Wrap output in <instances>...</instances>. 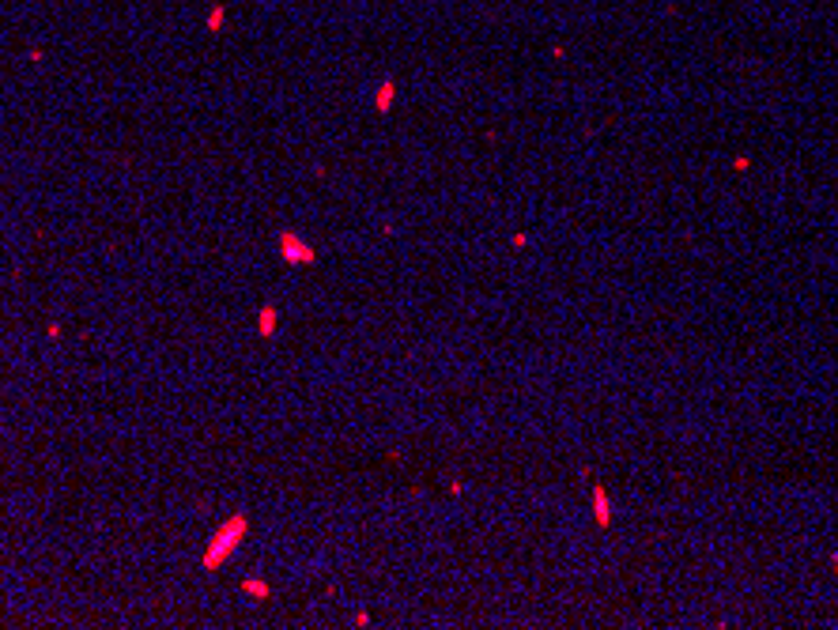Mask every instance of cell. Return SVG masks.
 Segmentation results:
<instances>
[{
    "instance_id": "cell-8",
    "label": "cell",
    "mask_w": 838,
    "mask_h": 630,
    "mask_svg": "<svg viewBox=\"0 0 838 630\" xmlns=\"http://www.w3.org/2000/svg\"><path fill=\"white\" fill-rule=\"evenodd\" d=\"M510 245H514V250H525V245H529V234H525V230H518V234H510Z\"/></svg>"
},
{
    "instance_id": "cell-11",
    "label": "cell",
    "mask_w": 838,
    "mask_h": 630,
    "mask_svg": "<svg viewBox=\"0 0 838 630\" xmlns=\"http://www.w3.org/2000/svg\"><path fill=\"white\" fill-rule=\"evenodd\" d=\"M830 570H835V574H838V555H830Z\"/></svg>"
},
{
    "instance_id": "cell-1",
    "label": "cell",
    "mask_w": 838,
    "mask_h": 630,
    "mask_svg": "<svg viewBox=\"0 0 838 630\" xmlns=\"http://www.w3.org/2000/svg\"><path fill=\"white\" fill-rule=\"evenodd\" d=\"M246 532H250V517H246V513L227 517V521L212 532V540H208L204 555H200V566H204V570H219L223 562L238 551V544L246 540Z\"/></svg>"
},
{
    "instance_id": "cell-3",
    "label": "cell",
    "mask_w": 838,
    "mask_h": 630,
    "mask_svg": "<svg viewBox=\"0 0 838 630\" xmlns=\"http://www.w3.org/2000/svg\"><path fill=\"white\" fill-rule=\"evenodd\" d=\"M593 517L601 529H612V498L604 491V483H593Z\"/></svg>"
},
{
    "instance_id": "cell-4",
    "label": "cell",
    "mask_w": 838,
    "mask_h": 630,
    "mask_svg": "<svg viewBox=\"0 0 838 630\" xmlns=\"http://www.w3.org/2000/svg\"><path fill=\"white\" fill-rule=\"evenodd\" d=\"M276 325H280V310H276L272 302H265V306H261V310H257V332H261V336H265V340H268V336L276 332Z\"/></svg>"
},
{
    "instance_id": "cell-7",
    "label": "cell",
    "mask_w": 838,
    "mask_h": 630,
    "mask_svg": "<svg viewBox=\"0 0 838 630\" xmlns=\"http://www.w3.org/2000/svg\"><path fill=\"white\" fill-rule=\"evenodd\" d=\"M223 19H227V8L223 4H212V12H208V31H223Z\"/></svg>"
},
{
    "instance_id": "cell-2",
    "label": "cell",
    "mask_w": 838,
    "mask_h": 630,
    "mask_svg": "<svg viewBox=\"0 0 838 630\" xmlns=\"http://www.w3.org/2000/svg\"><path fill=\"white\" fill-rule=\"evenodd\" d=\"M280 257L287 265H313L318 261V250H313L306 238H298V230H280Z\"/></svg>"
},
{
    "instance_id": "cell-9",
    "label": "cell",
    "mask_w": 838,
    "mask_h": 630,
    "mask_svg": "<svg viewBox=\"0 0 838 630\" xmlns=\"http://www.w3.org/2000/svg\"><path fill=\"white\" fill-rule=\"evenodd\" d=\"M732 170H752V159H747V155H737V159H732Z\"/></svg>"
},
{
    "instance_id": "cell-10",
    "label": "cell",
    "mask_w": 838,
    "mask_h": 630,
    "mask_svg": "<svg viewBox=\"0 0 838 630\" xmlns=\"http://www.w3.org/2000/svg\"><path fill=\"white\" fill-rule=\"evenodd\" d=\"M46 336H49V340H61V321H49Z\"/></svg>"
},
{
    "instance_id": "cell-5",
    "label": "cell",
    "mask_w": 838,
    "mask_h": 630,
    "mask_svg": "<svg viewBox=\"0 0 838 630\" xmlns=\"http://www.w3.org/2000/svg\"><path fill=\"white\" fill-rule=\"evenodd\" d=\"M393 99H396V84H393V80H385V84L378 87V99H374V106H378L381 114H389V106H393Z\"/></svg>"
},
{
    "instance_id": "cell-6",
    "label": "cell",
    "mask_w": 838,
    "mask_h": 630,
    "mask_svg": "<svg viewBox=\"0 0 838 630\" xmlns=\"http://www.w3.org/2000/svg\"><path fill=\"white\" fill-rule=\"evenodd\" d=\"M242 592H250L253 600H268V592H272V589H268V581H261V577H246Z\"/></svg>"
}]
</instances>
